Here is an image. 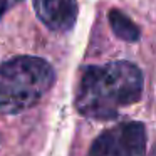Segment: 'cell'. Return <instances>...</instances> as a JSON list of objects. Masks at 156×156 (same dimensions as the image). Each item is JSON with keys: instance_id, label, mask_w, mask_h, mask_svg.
I'll return each instance as SVG.
<instances>
[{"instance_id": "cell-1", "label": "cell", "mask_w": 156, "mask_h": 156, "mask_svg": "<svg viewBox=\"0 0 156 156\" xmlns=\"http://www.w3.org/2000/svg\"><path fill=\"white\" fill-rule=\"evenodd\" d=\"M143 84L141 69L133 62L87 66L76 89V109L89 119L109 121L141 99Z\"/></svg>"}, {"instance_id": "cell-2", "label": "cell", "mask_w": 156, "mask_h": 156, "mask_svg": "<svg viewBox=\"0 0 156 156\" xmlns=\"http://www.w3.org/2000/svg\"><path fill=\"white\" fill-rule=\"evenodd\" d=\"M55 82V71L45 59L19 55L0 64V111L22 112L35 106Z\"/></svg>"}, {"instance_id": "cell-3", "label": "cell", "mask_w": 156, "mask_h": 156, "mask_svg": "<svg viewBox=\"0 0 156 156\" xmlns=\"http://www.w3.org/2000/svg\"><path fill=\"white\" fill-rule=\"evenodd\" d=\"M146 129L143 122L118 124L94 139L87 156H144Z\"/></svg>"}, {"instance_id": "cell-4", "label": "cell", "mask_w": 156, "mask_h": 156, "mask_svg": "<svg viewBox=\"0 0 156 156\" xmlns=\"http://www.w3.org/2000/svg\"><path fill=\"white\" fill-rule=\"evenodd\" d=\"M37 19L52 32H69L79 14L77 0H32Z\"/></svg>"}, {"instance_id": "cell-5", "label": "cell", "mask_w": 156, "mask_h": 156, "mask_svg": "<svg viewBox=\"0 0 156 156\" xmlns=\"http://www.w3.org/2000/svg\"><path fill=\"white\" fill-rule=\"evenodd\" d=\"M109 19V25H111L112 32L118 39L124 42H138L139 37H141V32H139V27L128 17L126 14H122L118 9H112L108 14Z\"/></svg>"}, {"instance_id": "cell-6", "label": "cell", "mask_w": 156, "mask_h": 156, "mask_svg": "<svg viewBox=\"0 0 156 156\" xmlns=\"http://www.w3.org/2000/svg\"><path fill=\"white\" fill-rule=\"evenodd\" d=\"M17 2H20V0H0V19L4 17L5 12H7L14 4H17Z\"/></svg>"}, {"instance_id": "cell-7", "label": "cell", "mask_w": 156, "mask_h": 156, "mask_svg": "<svg viewBox=\"0 0 156 156\" xmlns=\"http://www.w3.org/2000/svg\"><path fill=\"white\" fill-rule=\"evenodd\" d=\"M151 156H156V148H154V153H153V154Z\"/></svg>"}]
</instances>
